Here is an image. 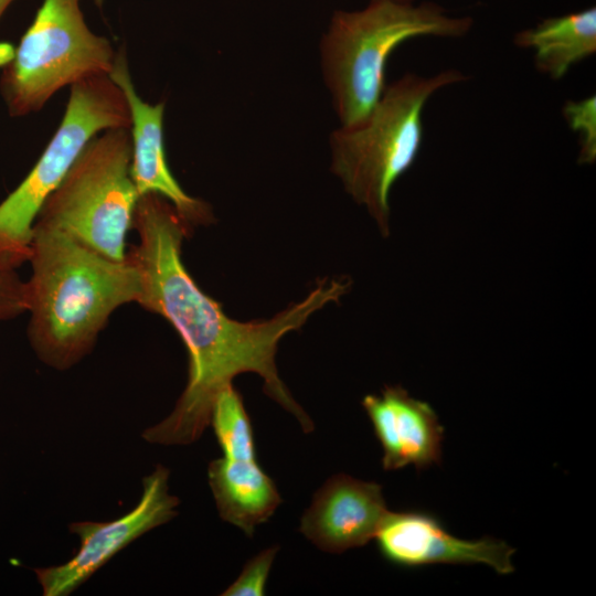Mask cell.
I'll use <instances>...</instances> for the list:
<instances>
[{"label":"cell","mask_w":596,"mask_h":596,"mask_svg":"<svg viewBox=\"0 0 596 596\" xmlns=\"http://www.w3.org/2000/svg\"><path fill=\"white\" fill-rule=\"evenodd\" d=\"M26 312L25 281L17 268L0 262V322Z\"/></svg>","instance_id":"cell-18"},{"label":"cell","mask_w":596,"mask_h":596,"mask_svg":"<svg viewBox=\"0 0 596 596\" xmlns=\"http://www.w3.org/2000/svg\"><path fill=\"white\" fill-rule=\"evenodd\" d=\"M132 227L139 241L127 257L140 275L137 304L166 318L189 353L188 383L174 409L147 428L142 438L160 445L196 441L210 425L219 393L245 372L262 376L265 393L291 413L304 432H311L312 421L278 376L277 347L285 334L302 327L313 312L339 300L350 283L322 280L305 299L273 318L242 322L230 318L185 269L181 246L191 226L171 202L156 193L139 196Z\"/></svg>","instance_id":"cell-1"},{"label":"cell","mask_w":596,"mask_h":596,"mask_svg":"<svg viewBox=\"0 0 596 596\" xmlns=\"http://www.w3.org/2000/svg\"><path fill=\"white\" fill-rule=\"evenodd\" d=\"M471 26V18L450 17L435 2L371 0L361 11L336 12L321 51L342 126L362 121L380 100L387 60L400 44L423 35L460 38Z\"/></svg>","instance_id":"cell-4"},{"label":"cell","mask_w":596,"mask_h":596,"mask_svg":"<svg viewBox=\"0 0 596 596\" xmlns=\"http://www.w3.org/2000/svg\"><path fill=\"white\" fill-rule=\"evenodd\" d=\"M278 551L277 546L260 551L244 566L240 576L221 595L223 596H262L273 561Z\"/></svg>","instance_id":"cell-17"},{"label":"cell","mask_w":596,"mask_h":596,"mask_svg":"<svg viewBox=\"0 0 596 596\" xmlns=\"http://www.w3.org/2000/svg\"><path fill=\"white\" fill-rule=\"evenodd\" d=\"M79 1L42 0L0 76V94L11 117L40 111L65 86L109 74L116 51L88 28Z\"/></svg>","instance_id":"cell-7"},{"label":"cell","mask_w":596,"mask_h":596,"mask_svg":"<svg viewBox=\"0 0 596 596\" xmlns=\"http://www.w3.org/2000/svg\"><path fill=\"white\" fill-rule=\"evenodd\" d=\"M457 70L434 76L405 74L385 87L360 123L331 136V168L345 191L365 206L384 236L390 234V192L416 160L423 140V111L440 88L466 81Z\"/></svg>","instance_id":"cell-3"},{"label":"cell","mask_w":596,"mask_h":596,"mask_svg":"<svg viewBox=\"0 0 596 596\" xmlns=\"http://www.w3.org/2000/svg\"><path fill=\"white\" fill-rule=\"evenodd\" d=\"M362 406L383 448L384 470L440 464L444 427L427 402L412 397L401 385H386L380 395H365Z\"/></svg>","instance_id":"cell-12"},{"label":"cell","mask_w":596,"mask_h":596,"mask_svg":"<svg viewBox=\"0 0 596 596\" xmlns=\"http://www.w3.org/2000/svg\"><path fill=\"white\" fill-rule=\"evenodd\" d=\"M514 44L534 51L536 68L560 79L576 63L596 52V8L547 18L515 34Z\"/></svg>","instance_id":"cell-14"},{"label":"cell","mask_w":596,"mask_h":596,"mask_svg":"<svg viewBox=\"0 0 596 596\" xmlns=\"http://www.w3.org/2000/svg\"><path fill=\"white\" fill-rule=\"evenodd\" d=\"M14 0H0V19Z\"/></svg>","instance_id":"cell-19"},{"label":"cell","mask_w":596,"mask_h":596,"mask_svg":"<svg viewBox=\"0 0 596 596\" xmlns=\"http://www.w3.org/2000/svg\"><path fill=\"white\" fill-rule=\"evenodd\" d=\"M387 512L381 485L340 473L315 493L299 530L320 550L342 553L374 539Z\"/></svg>","instance_id":"cell-11"},{"label":"cell","mask_w":596,"mask_h":596,"mask_svg":"<svg viewBox=\"0 0 596 596\" xmlns=\"http://www.w3.org/2000/svg\"><path fill=\"white\" fill-rule=\"evenodd\" d=\"M130 168V128L98 134L46 198L34 224L65 233L110 259L126 260V236L139 199Z\"/></svg>","instance_id":"cell-5"},{"label":"cell","mask_w":596,"mask_h":596,"mask_svg":"<svg viewBox=\"0 0 596 596\" xmlns=\"http://www.w3.org/2000/svg\"><path fill=\"white\" fill-rule=\"evenodd\" d=\"M108 75L121 88L129 106L130 171L139 196L147 193L163 196L191 227L210 223L213 219L210 206L187 194L169 170L163 142L164 103L152 105L140 98L131 79L125 47L116 51Z\"/></svg>","instance_id":"cell-10"},{"label":"cell","mask_w":596,"mask_h":596,"mask_svg":"<svg viewBox=\"0 0 596 596\" xmlns=\"http://www.w3.org/2000/svg\"><path fill=\"white\" fill-rule=\"evenodd\" d=\"M28 262L29 342L55 370L87 355L110 315L140 295V275L128 257L110 259L57 230L33 225Z\"/></svg>","instance_id":"cell-2"},{"label":"cell","mask_w":596,"mask_h":596,"mask_svg":"<svg viewBox=\"0 0 596 596\" xmlns=\"http://www.w3.org/2000/svg\"><path fill=\"white\" fill-rule=\"evenodd\" d=\"M169 470L162 465L142 479L138 504L108 522L79 521L70 531L79 538L77 552L67 562L34 568L44 596H66L85 583L119 551L177 514L179 499L169 492Z\"/></svg>","instance_id":"cell-8"},{"label":"cell","mask_w":596,"mask_h":596,"mask_svg":"<svg viewBox=\"0 0 596 596\" xmlns=\"http://www.w3.org/2000/svg\"><path fill=\"white\" fill-rule=\"evenodd\" d=\"M130 125L126 97L108 74L89 76L71 86L58 128L28 175L0 202L2 264L18 268L29 260L38 213L87 143L105 130Z\"/></svg>","instance_id":"cell-6"},{"label":"cell","mask_w":596,"mask_h":596,"mask_svg":"<svg viewBox=\"0 0 596 596\" xmlns=\"http://www.w3.org/2000/svg\"><path fill=\"white\" fill-rule=\"evenodd\" d=\"M209 483L220 517L252 536L281 502L273 479L256 456H224L212 460Z\"/></svg>","instance_id":"cell-13"},{"label":"cell","mask_w":596,"mask_h":596,"mask_svg":"<svg viewBox=\"0 0 596 596\" xmlns=\"http://www.w3.org/2000/svg\"><path fill=\"white\" fill-rule=\"evenodd\" d=\"M391 1L402 2V3H412L413 2V0H391Z\"/></svg>","instance_id":"cell-20"},{"label":"cell","mask_w":596,"mask_h":596,"mask_svg":"<svg viewBox=\"0 0 596 596\" xmlns=\"http://www.w3.org/2000/svg\"><path fill=\"white\" fill-rule=\"evenodd\" d=\"M374 539L380 554L391 564L404 568L485 564L500 575L514 572L511 558L515 550L504 541L491 536L459 539L427 511H389Z\"/></svg>","instance_id":"cell-9"},{"label":"cell","mask_w":596,"mask_h":596,"mask_svg":"<svg viewBox=\"0 0 596 596\" xmlns=\"http://www.w3.org/2000/svg\"><path fill=\"white\" fill-rule=\"evenodd\" d=\"M563 115L570 127L579 136L581 163H593L596 159V97L582 100H568L564 104Z\"/></svg>","instance_id":"cell-16"},{"label":"cell","mask_w":596,"mask_h":596,"mask_svg":"<svg viewBox=\"0 0 596 596\" xmlns=\"http://www.w3.org/2000/svg\"><path fill=\"white\" fill-rule=\"evenodd\" d=\"M210 424L224 456L256 455L251 419L233 384L219 393Z\"/></svg>","instance_id":"cell-15"}]
</instances>
